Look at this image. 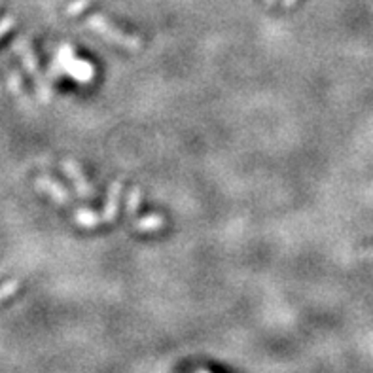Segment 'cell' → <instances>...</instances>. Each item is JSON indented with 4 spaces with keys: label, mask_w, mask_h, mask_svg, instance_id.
Masks as SVG:
<instances>
[{
    "label": "cell",
    "mask_w": 373,
    "mask_h": 373,
    "mask_svg": "<svg viewBox=\"0 0 373 373\" xmlns=\"http://www.w3.org/2000/svg\"><path fill=\"white\" fill-rule=\"evenodd\" d=\"M86 23H88L89 29H93L97 34H101L102 39L112 42V44H118L131 51L140 50V40L137 36H131V34L121 32L120 29H114L107 20H102V15H91V18H88Z\"/></svg>",
    "instance_id": "obj_3"
},
{
    "label": "cell",
    "mask_w": 373,
    "mask_h": 373,
    "mask_svg": "<svg viewBox=\"0 0 373 373\" xmlns=\"http://www.w3.org/2000/svg\"><path fill=\"white\" fill-rule=\"evenodd\" d=\"M34 186H36V190L48 194V196H50L51 199H53L55 203H59V205H70L69 191L65 190L63 186H61V184H59L57 180H53L51 177L36 178V182H34Z\"/></svg>",
    "instance_id": "obj_4"
},
{
    "label": "cell",
    "mask_w": 373,
    "mask_h": 373,
    "mask_svg": "<svg viewBox=\"0 0 373 373\" xmlns=\"http://www.w3.org/2000/svg\"><path fill=\"white\" fill-rule=\"evenodd\" d=\"M20 288V280L18 278H12V280H8L4 285H0V301H4L10 296H13L15 292Z\"/></svg>",
    "instance_id": "obj_11"
},
{
    "label": "cell",
    "mask_w": 373,
    "mask_h": 373,
    "mask_svg": "<svg viewBox=\"0 0 373 373\" xmlns=\"http://www.w3.org/2000/svg\"><path fill=\"white\" fill-rule=\"evenodd\" d=\"M165 220L159 215L146 216V218H135L133 226L139 231H158V229L163 228Z\"/></svg>",
    "instance_id": "obj_7"
},
{
    "label": "cell",
    "mask_w": 373,
    "mask_h": 373,
    "mask_svg": "<svg viewBox=\"0 0 373 373\" xmlns=\"http://www.w3.org/2000/svg\"><path fill=\"white\" fill-rule=\"evenodd\" d=\"M74 222H76L78 226H82V228H95L99 224H102V218L93 210L88 209H78L74 212Z\"/></svg>",
    "instance_id": "obj_8"
},
{
    "label": "cell",
    "mask_w": 373,
    "mask_h": 373,
    "mask_svg": "<svg viewBox=\"0 0 373 373\" xmlns=\"http://www.w3.org/2000/svg\"><path fill=\"white\" fill-rule=\"evenodd\" d=\"M86 8H88V0H70V2H67V12L72 13V15L82 13Z\"/></svg>",
    "instance_id": "obj_12"
},
{
    "label": "cell",
    "mask_w": 373,
    "mask_h": 373,
    "mask_svg": "<svg viewBox=\"0 0 373 373\" xmlns=\"http://www.w3.org/2000/svg\"><path fill=\"white\" fill-rule=\"evenodd\" d=\"M120 194H121V184L112 182L110 184V190H108L107 197V207L102 210V224L107 222H114L116 216H118V207H120Z\"/></svg>",
    "instance_id": "obj_6"
},
{
    "label": "cell",
    "mask_w": 373,
    "mask_h": 373,
    "mask_svg": "<svg viewBox=\"0 0 373 373\" xmlns=\"http://www.w3.org/2000/svg\"><path fill=\"white\" fill-rule=\"evenodd\" d=\"M6 72H8V86H10V89L13 91V95L20 97V99H23V93H25V89H23V86H21V78L20 74L15 72L13 69H10V67H6Z\"/></svg>",
    "instance_id": "obj_9"
},
{
    "label": "cell",
    "mask_w": 373,
    "mask_h": 373,
    "mask_svg": "<svg viewBox=\"0 0 373 373\" xmlns=\"http://www.w3.org/2000/svg\"><path fill=\"white\" fill-rule=\"evenodd\" d=\"M267 2H269V4H271V2H275V0H267Z\"/></svg>",
    "instance_id": "obj_14"
},
{
    "label": "cell",
    "mask_w": 373,
    "mask_h": 373,
    "mask_svg": "<svg viewBox=\"0 0 373 373\" xmlns=\"http://www.w3.org/2000/svg\"><path fill=\"white\" fill-rule=\"evenodd\" d=\"M63 171L65 175L74 182V188L82 197H91L93 196V188L89 186L86 177L82 175V169H80V165L74 163V161H70V159H65L63 161Z\"/></svg>",
    "instance_id": "obj_5"
},
{
    "label": "cell",
    "mask_w": 373,
    "mask_h": 373,
    "mask_svg": "<svg viewBox=\"0 0 373 373\" xmlns=\"http://www.w3.org/2000/svg\"><path fill=\"white\" fill-rule=\"evenodd\" d=\"M51 72H55V74H70L80 83H89L93 80V74H95V70H93V67L88 61L74 57V50H72L70 44H63L59 48L55 63L51 65Z\"/></svg>",
    "instance_id": "obj_1"
},
{
    "label": "cell",
    "mask_w": 373,
    "mask_h": 373,
    "mask_svg": "<svg viewBox=\"0 0 373 373\" xmlns=\"http://www.w3.org/2000/svg\"><path fill=\"white\" fill-rule=\"evenodd\" d=\"M140 205V188H133V190L129 191V196H127V216L135 220V215H137V210H139Z\"/></svg>",
    "instance_id": "obj_10"
},
{
    "label": "cell",
    "mask_w": 373,
    "mask_h": 373,
    "mask_svg": "<svg viewBox=\"0 0 373 373\" xmlns=\"http://www.w3.org/2000/svg\"><path fill=\"white\" fill-rule=\"evenodd\" d=\"M13 23H15V21H13L12 15H6V18H2V20H0V39H2V36H4L10 29H12Z\"/></svg>",
    "instance_id": "obj_13"
},
{
    "label": "cell",
    "mask_w": 373,
    "mask_h": 373,
    "mask_svg": "<svg viewBox=\"0 0 373 373\" xmlns=\"http://www.w3.org/2000/svg\"><path fill=\"white\" fill-rule=\"evenodd\" d=\"M12 50L20 55L21 63L25 67V70L32 76L34 80V86H36V93H39L40 101L48 102L51 97V89L48 86V82L42 76V72L39 69V63H36V57H34V53H32L31 46L27 42L25 39H15L12 44Z\"/></svg>",
    "instance_id": "obj_2"
},
{
    "label": "cell",
    "mask_w": 373,
    "mask_h": 373,
    "mask_svg": "<svg viewBox=\"0 0 373 373\" xmlns=\"http://www.w3.org/2000/svg\"><path fill=\"white\" fill-rule=\"evenodd\" d=\"M197 373H209V372H203V369H201V372H197Z\"/></svg>",
    "instance_id": "obj_15"
}]
</instances>
